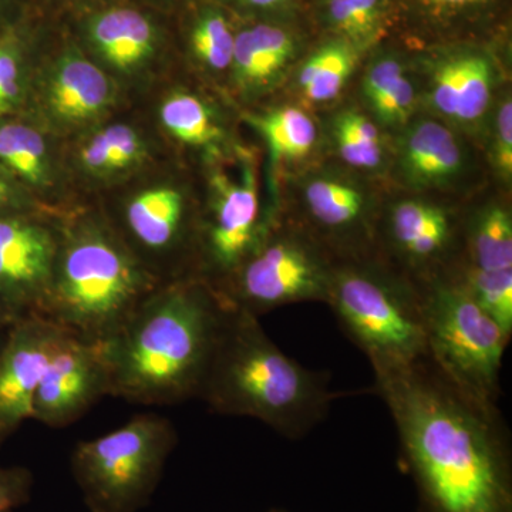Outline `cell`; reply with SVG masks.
<instances>
[{
	"instance_id": "4",
	"label": "cell",
	"mask_w": 512,
	"mask_h": 512,
	"mask_svg": "<svg viewBox=\"0 0 512 512\" xmlns=\"http://www.w3.org/2000/svg\"><path fill=\"white\" fill-rule=\"evenodd\" d=\"M158 285L113 229L79 222L60 231L55 272L39 318L76 338L103 342Z\"/></svg>"
},
{
	"instance_id": "18",
	"label": "cell",
	"mask_w": 512,
	"mask_h": 512,
	"mask_svg": "<svg viewBox=\"0 0 512 512\" xmlns=\"http://www.w3.org/2000/svg\"><path fill=\"white\" fill-rule=\"evenodd\" d=\"M292 53L293 40L284 29L258 25L235 36L231 66L239 82L261 86L279 73Z\"/></svg>"
},
{
	"instance_id": "13",
	"label": "cell",
	"mask_w": 512,
	"mask_h": 512,
	"mask_svg": "<svg viewBox=\"0 0 512 512\" xmlns=\"http://www.w3.org/2000/svg\"><path fill=\"white\" fill-rule=\"evenodd\" d=\"M123 221L126 237L121 241L156 279V268L177 255L185 241L183 195L170 187L141 192L128 201Z\"/></svg>"
},
{
	"instance_id": "39",
	"label": "cell",
	"mask_w": 512,
	"mask_h": 512,
	"mask_svg": "<svg viewBox=\"0 0 512 512\" xmlns=\"http://www.w3.org/2000/svg\"><path fill=\"white\" fill-rule=\"evenodd\" d=\"M268 512H288V511L278 510V508H275V510H271V511H268Z\"/></svg>"
},
{
	"instance_id": "10",
	"label": "cell",
	"mask_w": 512,
	"mask_h": 512,
	"mask_svg": "<svg viewBox=\"0 0 512 512\" xmlns=\"http://www.w3.org/2000/svg\"><path fill=\"white\" fill-rule=\"evenodd\" d=\"M107 396L110 397L109 373L99 342L66 332L37 384L32 420L63 429Z\"/></svg>"
},
{
	"instance_id": "29",
	"label": "cell",
	"mask_w": 512,
	"mask_h": 512,
	"mask_svg": "<svg viewBox=\"0 0 512 512\" xmlns=\"http://www.w3.org/2000/svg\"><path fill=\"white\" fill-rule=\"evenodd\" d=\"M99 133L109 151L113 174L140 164L146 156V144L134 128L114 124Z\"/></svg>"
},
{
	"instance_id": "14",
	"label": "cell",
	"mask_w": 512,
	"mask_h": 512,
	"mask_svg": "<svg viewBox=\"0 0 512 512\" xmlns=\"http://www.w3.org/2000/svg\"><path fill=\"white\" fill-rule=\"evenodd\" d=\"M47 106L63 123L82 124L101 116L114 100L106 73L76 52L57 60L45 90Z\"/></svg>"
},
{
	"instance_id": "27",
	"label": "cell",
	"mask_w": 512,
	"mask_h": 512,
	"mask_svg": "<svg viewBox=\"0 0 512 512\" xmlns=\"http://www.w3.org/2000/svg\"><path fill=\"white\" fill-rule=\"evenodd\" d=\"M192 49L202 62L215 70L232 64L235 36L227 20L217 12H208L195 25L191 36Z\"/></svg>"
},
{
	"instance_id": "20",
	"label": "cell",
	"mask_w": 512,
	"mask_h": 512,
	"mask_svg": "<svg viewBox=\"0 0 512 512\" xmlns=\"http://www.w3.org/2000/svg\"><path fill=\"white\" fill-rule=\"evenodd\" d=\"M306 204L312 220L330 232H349L362 220L365 200L355 188L319 180L306 190Z\"/></svg>"
},
{
	"instance_id": "19",
	"label": "cell",
	"mask_w": 512,
	"mask_h": 512,
	"mask_svg": "<svg viewBox=\"0 0 512 512\" xmlns=\"http://www.w3.org/2000/svg\"><path fill=\"white\" fill-rule=\"evenodd\" d=\"M0 167L25 190L43 188L49 183L45 138L18 116L0 120Z\"/></svg>"
},
{
	"instance_id": "21",
	"label": "cell",
	"mask_w": 512,
	"mask_h": 512,
	"mask_svg": "<svg viewBox=\"0 0 512 512\" xmlns=\"http://www.w3.org/2000/svg\"><path fill=\"white\" fill-rule=\"evenodd\" d=\"M251 123L265 137L275 160L306 156L316 141L315 124L295 107H284L265 116L254 117Z\"/></svg>"
},
{
	"instance_id": "22",
	"label": "cell",
	"mask_w": 512,
	"mask_h": 512,
	"mask_svg": "<svg viewBox=\"0 0 512 512\" xmlns=\"http://www.w3.org/2000/svg\"><path fill=\"white\" fill-rule=\"evenodd\" d=\"M355 67V53L345 43H330L303 66L299 84L306 97L328 101L338 96Z\"/></svg>"
},
{
	"instance_id": "23",
	"label": "cell",
	"mask_w": 512,
	"mask_h": 512,
	"mask_svg": "<svg viewBox=\"0 0 512 512\" xmlns=\"http://www.w3.org/2000/svg\"><path fill=\"white\" fill-rule=\"evenodd\" d=\"M161 123L178 140L191 146H207L222 133L200 99L188 93H174L160 109Z\"/></svg>"
},
{
	"instance_id": "28",
	"label": "cell",
	"mask_w": 512,
	"mask_h": 512,
	"mask_svg": "<svg viewBox=\"0 0 512 512\" xmlns=\"http://www.w3.org/2000/svg\"><path fill=\"white\" fill-rule=\"evenodd\" d=\"M330 18L353 39H367L379 23V0H330Z\"/></svg>"
},
{
	"instance_id": "35",
	"label": "cell",
	"mask_w": 512,
	"mask_h": 512,
	"mask_svg": "<svg viewBox=\"0 0 512 512\" xmlns=\"http://www.w3.org/2000/svg\"><path fill=\"white\" fill-rule=\"evenodd\" d=\"M497 164L505 178L512 174V103L505 101L498 114Z\"/></svg>"
},
{
	"instance_id": "32",
	"label": "cell",
	"mask_w": 512,
	"mask_h": 512,
	"mask_svg": "<svg viewBox=\"0 0 512 512\" xmlns=\"http://www.w3.org/2000/svg\"><path fill=\"white\" fill-rule=\"evenodd\" d=\"M460 57L450 60L437 70L433 84V103L446 116H456V96Z\"/></svg>"
},
{
	"instance_id": "3",
	"label": "cell",
	"mask_w": 512,
	"mask_h": 512,
	"mask_svg": "<svg viewBox=\"0 0 512 512\" xmlns=\"http://www.w3.org/2000/svg\"><path fill=\"white\" fill-rule=\"evenodd\" d=\"M345 394L330 390L325 373L286 356L259 318L228 309L197 399L211 412L252 417L298 440L322 423Z\"/></svg>"
},
{
	"instance_id": "38",
	"label": "cell",
	"mask_w": 512,
	"mask_h": 512,
	"mask_svg": "<svg viewBox=\"0 0 512 512\" xmlns=\"http://www.w3.org/2000/svg\"><path fill=\"white\" fill-rule=\"evenodd\" d=\"M10 326L0 325V353H2L3 348H5L6 343H8L9 335H10Z\"/></svg>"
},
{
	"instance_id": "31",
	"label": "cell",
	"mask_w": 512,
	"mask_h": 512,
	"mask_svg": "<svg viewBox=\"0 0 512 512\" xmlns=\"http://www.w3.org/2000/svg\"><path fill=\"white\" fill-rule=\"evenodd\" d=\"M379 119L387 124L403 123L412 114L414 104V89L406 76L397 80L379 99L373 101Z\"/></svg>"
},
{
	"instance_id": "26",
	"label": "cell",
	"mask_w": 512,
	"mask_h": 512,
	"mask_svg": "<svg viewBox=\"0 0 512 512\" xmlns=\"http://www.w3.org/2000/svg\"><path fill=\"white\" fill-rule=\"evenodd\" d=\"M491 66L484 57H460L456 96V119L476 120L490 103Z\"/></svg>"
},
{
	"instance_id": "17",
	"label": "cell",
	"mask_w": 512,
	"mask_h": 512,
	"mask_svg": "<svg viewBox=\"0 0 512 512\" xmlns=\"http://www.w3.org/2000/svg\"><path fill=\"white\" fill-rule=\"evenodd\" d=\"M403 161L414 183H439L453 177L460 168V147L446 127L436 121H423L407 137Z\"/></svg>"
},
{
	"instance_id": "24",
	"label": "cell",
	"mask_w": 512,
	"mask_h": 512,
	"mask_svg": "<svg viewBox=\"0 0 512 512\" xmlns=\"http://www.w3.org/2000/svg\"><path fill=\"white\" fill-rule=\"evenodd\" d=\"M26 100V42L16 25L0 30V120L18 116Z\"/></svg>"
},
{
	"instance_id": "40",
	"label": "cell",
	"mask_w": 512,
	"mask_h": 512,
	"mask_svg": "<svg viewBox=\"0 0 512 512\" xmlns=\"http://www.w3.org/2000/svg\"><path fill=\"white\" fill-rule=\"evenodd\" d=\"M0 12H2V0H0Z\"/></svg>"
},
{
	"instance_id": "8",
	"label": "cell",
	"mask_w": 512,
	"mask_h": 512,
	"mask_svg": "<svg viewBox=\"0 0 512 512\" xmlns=\"http://www.w3.org/2000/svg\"><path fill=\"white\" fill-rule=\"evenodd\" d=\"M335 266L299 235L265 238L215 291L229 309L259 316L306 301H328Z\"/></svg>"
},
{
	"instance_id": "36",
	"label": "cell",
	"mask_w": 512,
	"mask_h": 512,
	"mask_svg": "<svg viewBox=\"0 0 512 512\" xmlns=\"http://www.w3.org/2000/svg\"><path fill=\"white\" fill-rule=\"evenodd\" d=\"M424 2L430 3V5L457 8V6L473 5V3L483 2V0H424Z\"/></svg>"
},
{
	"instance_id": "1",
	"label": "cell",
	"mask_w": 512,
	"mask_h": 512,
	"mask_svg": "<svg viewBox=\"0 0 512 512\" xmlns=\"http://www.w3.org/2000/svg\"><path fill=\"white\" fill-rule=\"evenodd\" d=\"M421 512H512L511 440L500 410L451 380L430 356L373 370Z\"/></svg>"
},
{
	"instance_id": "30",
	"label": "cell",
	"mask_w": 512,
	"mask_h": 512,
	"mask_svg": "<svg viewBox=\"0 0 512 512\" xmlns=\"http://www.w3.org/2000/svg\"><path fill=\"white\" fill-rule=\"evenodd\" d=\"M35 476L28 467L0 466V512H16L32 500Z\"/></svg>"
},
{
	"instance_id": "6",
	"label": "cell",
	"mask_w": 512,
	"mask_h": 512,
	"mask_svg": "<svg viewBox=\"0 0 512 512\" xmlns=\"http://www.w3.org/2000/svg\"><path fill=\"white\" fill-rule=\"evenodd\" d=\"M178 434L167 417L137 414L119 429L80 441L70 471L90 512H138L153 500Z\"/></svg>"
},
{
	"instance_id": "37",
	"label": "cell",
	"mask_w": 512,
	"mask_h": 512,
	"mask_svg": "<svg viewBox=\"0 0 512 512\" xmlns=\"http://www.w3.org/2000/svg\"><path fill=\"white\" fill-rule=\"evenodd\" d=\"M249 5L259 6V8H269V6L279 5L284 0H244Z\"/></svg>"
},
{
	"instance_id": "11",
	"label": "cell",
	"mask_w": 512,
	"mask_h": 512,
	"mask_svg": "<svg viewBox=\"0 0 512 512\" xmlns=\"http://www.w3.org/2000/svg\"><path fill=\"white\" fill-rule=\"evenodd\" d=\"M64 333L42 318L25 320L10 330L0 353V448L32 419L37 384Z\"/></svg>"
},
{
	"instance_id": "34",
	"label": "cell",
	"mask_w": 512,
	"mask_h": 512,
	"mask_svg": "<svg viewBox=\"0 0 512 512\" xmlns=\"http://www.w3.org/2000/svg\"><path fill=\"white\" fill-rule=\"evenodd\" d=\"M28 212L30 201L25 188L0 167V217Z\"/></svg>"
},
{
	"instance_id": "5",
	"label": "cell",
	"mask_w": 512,
	"mask_h": 512,
	"mask_svg": "<svg viewBox=\"0 0 512 512\" xmlns=\"http://www.w3.org/2000/svg\"><path fill=\"white\" fill-rule=\"evenodd\" d=\"M414 285L431 360L467 392L497 404L510 333L474 298L456 271Z\"/></svg>"
},
{
	"instance_id": "15",
	"label": "cell",
	"mask_w": 512,
	"mask_h": 512,
	"mask_svg": "<svg viewBox=\"0 0 512 512\" xmlns=\"http://www.w3.org/2000/svg\"><path fill=\"white\" fill-rule=\"evenodd\" d=\"M387 238L392 251L414 272L427 268V279L430 266L440 264L450 251L454 225L443 208L421 201H403L390 211Z\"/></svg>"
},
{
	"instance_id": "7",
	"label": "cell",
	"mask_w": 512,
	"mask_h": 512,
	"mask_svg": "<svg viewBox=\"0 0 512 512\" xmlns=\"http://www.w3.org/2000/svg\"><path fill=\"white\" fill-rule=\"evenodd\" d=\"M326 302L373 370L406 366L429 356L413 281L357 265L335 266Z\"/></svg>"
},
{
	"instance_id": "25",
	"label": "cell",
	"mask_w": 512,
	"mask_h": 512,
	"mask_svg": "<svg viewBox=\"0 0 512 512\" xmlns=\"http://www.w3.org/2000/svg\"><path fill=\"white\" fill-rule=\"evenodd\" d=\"M340 156L355 167L373 168L382 158L379 131L372 121L353 111H345L336 123Z\"/></svg>"
},
{
	"instance_id": "9",
	"label": "cell",
	"mask_w": 512,
	"mask_h": 512,
	"mask_svg": "<svg viewBox=\"0 0 512 512\" xmlns=\"http://www.w3.org/2000/svg\"><path fill=\"white\" fill-rule=\"evenodd\" d=\"M59 244L60 231L30 212L0 217V325L39 318Z\"/></svg>"
},
{
	"instance_id": "12",
	"label": "cell",
	"mask_w": 512,
	"mask_h": 512,
	"mask_svg": "<svg viewBox=\"0 0 512 512\" xmlns=\"http://www.w3.org/2000/svg\"><path fill=\"white\" fill-rule=\"evenodd\" d=\"M264 239L259 225L255 177L247 170L241 184L227 185L217 195L202 235L205 269L220 278L214 291L244 264Z\"/></svg>"
},
{
	"instance_id": "33",
	"label": "cell",
	"mask_w": 512,
	"mask_h": 512,
	"mask_svg": "<svg viewBox=\"0 0 512 512\" xmlns=\"http://www.w3.org/2000/svg\"><path fill=\"white\" fill-rule=\"evenodd\" d=\"M404 76L402 64L393 59L377 62L365 79V94L370 103L379 99L397 80Z\"/></svg>"
},
{
	"instance_id": "16",
	"label": "cell",
	"mask_w": 512,
	"mask_h": 512,
	"mask_svg": "<svg viewBox=\"0 0 512 512\" xmlns=\"http://www.w3.org/2000/svg\"><path fill=\"white\" fill-rule=\"evenodd\" d=\"M87 32L101 57L123 72L143 66L156 50L153 23L134 9L114 8L97 13L90 19Z\"/></svg>"
},
{
	"instance_id": "2",
	"label": "cell",
	"mask_w": 512,
	"mask_h": 512,
	"mask_svg": "<svg viewBox=\"0 0 512 512\" xmlns=\"http://www.w3.org/2000/svg\"><path fill=\"white\" fill-rule=\"evenodd\" d=\"M228 309L200 279L158 285L99 342L110 397L144 406L197 399Z\"/></svg>"
}]
</instances>
